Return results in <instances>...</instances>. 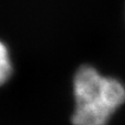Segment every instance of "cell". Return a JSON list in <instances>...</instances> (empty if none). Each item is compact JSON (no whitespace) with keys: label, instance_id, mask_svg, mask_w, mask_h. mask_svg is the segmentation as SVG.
<instances>
[{"label":"cell","instance_id":"1","mask_svg":"<svg viewBox=\"0 0 125 125\" xmlns=\"http://www.w3.org/2000/svg\"><path fill=\"white\" fill-rule=\"evenodd\" d=\"M73 125H106L125 103L124 84L87 65L80 67L73 77Z\"/></svg>","mask_w":125,"mask_h":125},{"label":"cell","instance_id":"2","mask_svg":"<svg viewBox=\"0 0 125 125\" xmlns=\"http://www.w3.org/2000/svg\"><path fill=\"white\" fill-rule=\"evenodd\" d=\"M12 73V62L7 45L0 40V86L4 84Z\"/></svg>","mask_w":125,"mask_h":125}]
</instances>
